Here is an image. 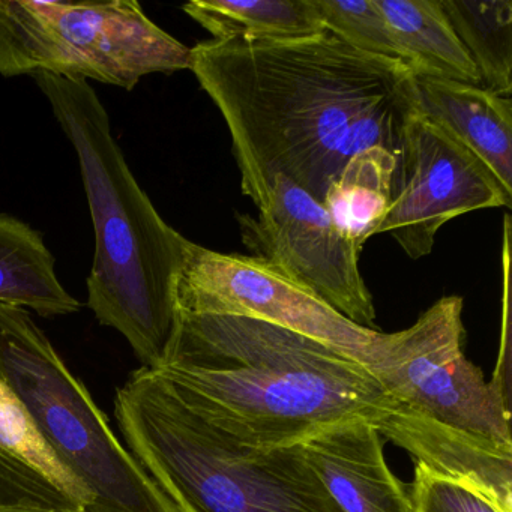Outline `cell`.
<instances>
[{"instance_id": "obj_1", "label": "cell", "mask_w": 512, "mask_h": 512, "mask_svg": "<svg viewBox=\"0 0 512 512\" xmlns=\"http://www.w3.org/2000/svg\"><path fill=\"white\" fill-rule=\"evenodd\" d=\"M190 70L226 121L242 193L265 211L278 175L323 203L347 161L379 146L400 160L418 115L412 71L326 31L302 41L209 40Z\"/></svg>"}, {"instance_id": "obj_2", "label": "cell", "mask_w": 512, "mask_h": 512, "mask_svg": "<svg viewBox=\"0 0 512 512\" xmlns=\"http://www.w3.org/2000/svg\"><path fill=\"white\" fill-rule=\"evenodd\" d=\"M160 376L205 421L254 448L298 445L386 394L358 359L263 320L178 310Z\"/></svg>"}, {"instance_id": "obj_3", "label": "cell", "mask_w": 512, "mask_h": 512, "mask_svg": "<svg viewBox=\"0 0 512 512\" xmlns=\"http://www.w3.org/2000/svg\"><path fill=\"white\" fill-rule=\"evenodd\" d=\"M32 77L79 158L95 232L88 307L127 338L143 367L158 370L178 328L176 286L193 242L161 218L137 184L94 88Z\"/></svg>"}, {"instance_id": "obj_4", "label": "cell", "mask_w": 512, "mask_h": 512, "mask_svg": "<svg viewBox=\"0 0 512 512\" xmlns=\"http://www.w3.org/2000/svg\"><path fill=\"white\" fill-rule=\"evenodd\" d=\"M115 416L128 451L179 512H341L299 443L239 442L191 410L151 368L118 388Z\"/></svg>"}, {"instance_id": "obj_5", "label": "cell", "mask_w": 512, "mask_h": 512, "mask_svg": "<svg viewBox=\"0 0 512 512\" xmlns=\"http://www.w3.org/2000/svg\"><path fill=\"white\" fill-rule=\"evenodd\" d=\"M0 380L94 502L86 512H179L23 308L0 304Z\"/></svg>"}, {"instance_id": "obj_6", "label": "cell", "mask_w": 512, "mask_h": 512, "mask_svg": "<svg viewBox=\"0 0 512 512\" xmlns=\"http://www.w3.org/2000/svg\"><path fill=\"white\" fill-rule=\"evenodd\" d=\"M191 47L136 0H0V74H50L131 89L149 74L190 70Z\"/></svg>"}, {"instance_id": "obj_7", "label": "cell", "mask_w": 512, "mask_h": 512, "mask_svg": "<svg viewBox=\"0 0 512 512\" xmlns=\"http://www.w3.org/2000/svg\"><path fill=\"white\" fill-rule=\"evenodd\" d=\"M463 299L434 302L410 328L379 332L364 365L406 409L493 442L512 445L509 400L464 355Z\"/></svg>"}, {"instance_id": "obj_8", "label": "cell", "mask_w": 512, "mask_h": 512, "mask_svg": "<svg viewBox=\"0 0 512 512\" xmlns=\"http://www.w3.org/2000/svg\"><path fill=\"white\" fill-rule=\"evenodd\" d=\"M245 247L362 328L379 331L359 271L362 247L338 229L322 202L278 175L265 211L238 214Z\"/></svg>"}, {"instance_id": "obj_9", "label": "cell", "mask_w": 512, "mask_h": 512, "mask_svg": "<svg viewBox=\"0 0 512 512\" xmlns=\"http://www.w3.org/2000/svg\"><path fill=\"white\" fill-rule=\"evenodd\" d=\"M178 310L263 320L328 344L364 364L380 331L362 328L256 256L191 244L176 286Z\"/></svg>"}, {"instance_id": "obj_10", "label": "cell", "mask_w": 512, "mask_h": 512, "mask_svg": "<svg viewBox=\"0 0 512 512\" xmlns=\"http://www.w3.org/2000/svg\"><path fill=\"white\" fill-rule=\"evenodd\" d=\"M511 203L512 193L484 161L418 113L404 136L391 205L370 238L389 233L410 259L419 260L433 251L448 221Z\"/></svg>"}, {"instance_id": "obj_11", "label": "cell", "mask_w": 512, "mask_h": 512, "mask_svg": "<svg viewBox=\"0 0 512 512\" xmlns=\"http://www.w3.org/2000/svg\"><path fill=\"white\" fill-rule=\"evenodd\" d=\"M371 424L431 475L470 488L500 511L512 512V445L425 418L388 395Z\"/></svg>"}, {"instance_id": "obj_12", "label": "cell", "mask_w": 512, "mask_h": 512, "mask_svg": "<svg viewBox=\"0 0 512 512\" xmlns=\"http://www.w3.org/2000/svg\"><path fill=\"white\" fill-rule=\"evenodd\" d=\"M385 442L368 419L355 416L299 445L341 512H415L409 488L386 463Z\"/></svg>"}, {"instance_id": "obj_13", "label": "cell", "mask_w": 512, "mask_h": 512, "mask_svg": "<svg viewBox=\"0 0 512 512\" xmlns=\"http://www.w3.org/2000/svg\"><path fill=\"white\" fill-rule=\"evenodd\" d=\"M91 491L62 464L19 398L0 380V508L88 509Z\"/></svg>"}, {"instance_id": "obj_14", "label": "cell", "mask_w": 512, "mask_h": 512, "mask_svg": "<svg viewBox=\"0 0 512 512\" xmlns=\"http://www.w3.org/2000/svg\"><path fill=\"white\" fill-rule=\"evenodd\" d=\"M418 113L484 161L512 193V101L482 86L413 76Z\"/></svg>"}, {"instance_id": "obj_15", "label": "cell", "mask_w": 512, "mask_h": 512, "mask_svg": "<svg viewBox=\"0 0 512 512\" xmlns=\"http://www.w3.org/2000/svg\"><path fill=\"white\" fill-rule=\"evenodd\" d=\"M413 76L482 86L440 0H376Z\"/></svg>"}, {"instance_id": "obj_16", "label": "cell", "mask_w": 512, "mask_h": 512, "mask_svg": "<svg viewBox=\"0 0 512 512\" xmlns=\"http://www.w3.org/2000/svg\"><path fill=\"white\" fill-rule=\"evenodd\" d=\"M0 304L31 308L43 317L67 316L82 307L59 283L43 236L5 214H0Z\"/></svg>"}, {"instance_id": "obj_17", "label": "cell", "mask_w": 512, "mask_h": 512, "mask_svg": "<svg viewBox=\"0 0 512 512\" xmlns=\"http://www.w3.org/2000/svg\"><path fill=\"white\" fill-rule=\"evenodd\" d=\"M184 13L212 40H310L325 34L314 0H193Z\"/></svg>"}, {"instance_id": "obj_18", "label": "cell", "mask_w": 512, "mask_h": 512, "mask_svg": "<svg viewBox=\"0 0 512 512\" xmlns=\"http://www.w3.org/2000/svg\"><path fill=\"white\" fill-rule=\"evenodd\" d=\"M398 164L395 155L374 146L350 158L326 191L323 205L332 220L361 247L391 205Z\"/></svg>"}, {"instance_id": "obj_19", "label": "cell", "mask_w": 512, "mask_h": 512, "mask_svg": "<svg viewBox=\"0 0 512 512\" xmlns=\"http://www.w3.org/2000/svg\"><path fill=\"white\" fill-rule=\"evenodd\" d=\"M440 5L475 64L482 88L511 98V0H440Z\"/></svg>"}, {"instance_id": "obj_20", "label": "cell", "mask_w": 512, "mask_h": 512, "mask_svg": "<svg viewBox=\"0 0 512 512\" xmlns=\"http://www.w3.org/2000/svg\"><path fill=\"white\" fill-rule=\"evenodd\" d=\"M314 5L326 31L353 49L406 65L376 0H314Z\"/></svg>"}, {"instance_id": "obj_21", "label": "cell", "mask_w": 512, "mask_h": 512, "mask_svg": "<svg viewBox=\"0 0 512 512\" xmlns=\"http://www.w3.org/2000/svg\"><path fill=\"white\" fill-rule=\"evenodd\" d=\"M409 491L415 512H502L482 494L437 478L418 464Z\"/></svg>"}, {"instance_id": "obj_22", "label": "cell", "mask_w": 512, "mask_h": 512, "mask_svg": "<svg viewBox=\"0 0 512 512\" xmlns=\"http://www.w3.org/2000/svg\"><path fill=\"white\" fill-rule=\"evenodd\" d=\"M0 512H86L85 509H59V511H38V509H2Z\"/></svg>"}]
</instances>
